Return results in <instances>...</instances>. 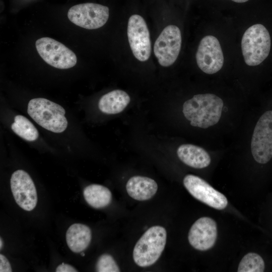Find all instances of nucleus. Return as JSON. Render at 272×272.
I'll list each match as a JSON object with an SVG mask.
<instances>
[{
    "label": "nucleus",
    "instance_id": "obj_1",
    "mask_svg": "<svg viewBox=\"0 0 272 272\" xmlns=\"http://www.w3.org/2000/svg\"><path fill=\"white\" fill-rule=\"evenodd\" d=\"M223 105L222 99L215 94H197L184 103L182 111L192 126L207 128L218 122Z\"/></svg>",
    "mask_w": 272,
    "mask_h": 272
},
{
    "label": "nucleus",
    "instance_id": "obj_2",
    "mask_svg": "<svg viewBox=\"0 0 272 272\" xmlns=\"http://www.w3.org/2000/svg\"><path fill=\"white\" fill-rule=\"evenodd\" d=\"M27 112L37 124L52 132H62L67 126L64 109L48 99L37 98L30 100Z\"/></svg>",
    "mask_w": 272,
    "mask_h": 272
},
{
    "label": "nucleus",
    "instance_id": "obj_3",
    "mask_svg": "<svg viewBox=\"0 0 272 272\" xmlns=\"http://www.w3.org/2000/svg\"><path fill=\"white\" fill-rule=\"evenodd\" d=\"M167 232L160 226L148 229L135 244L133 251L135 263L141 267L149 266L159 259L166 243Z\"/></svg>",
    "mask_w": 272,
    "mask_h": 272
},
{
    "label": "nucleus",
    "instance_id": "obj_4",
    "mask_svg": "<svg viewBox=\"0 0 272 272\" xmlns=\"http://www.w3.org/2000/svg\"><path fill=\"white\" fill-rule=\"evenodd\" d=\"M241 44L245 63L249 66L259 65L269 53L271 45L269 33L263 25L254 24L245 31Z\"/></svg>",
    "mask_w": 272,
    "mask_h": 272
},
{
    "label": "nucleus",
    "instance_id": "obj_5",
    "mask_svg": "<svg viewBox=\"0 0 272 272\" xmlns=\"http://www.w3.org/2000/svg\"><path fill=\"white\" fill-rule=\"evenodd\" d=\"M36 50L43 60L59 69H68L77 62L75 53L62 43L51 38L42 37L35 42Z\"/></svg>",
    "mask_w": 272,
    "mask_h": 272
},
{
    "label": "nucleus",
    "instance_id": "obj_6",
    "mask_svg": "<svg viewBox=\"0 0 272 272\" xmlns=\"http://www.w3.org/2000/svg\"><path fill=\"white\" fill-rule=\"evenodd\" d=\"M254 160L265 164L272 158V110L264 112L254 129L251 143Z\"/></svg>",
    "mask_w": 272,
    "mask_h": 272
},
{
    "label": "nucleus",
    "instance_id": "obj_7",
    "mask_svg": "<svg viewBox=\"0 0 272 272\" xmlns=\"http://www.w3.org/2000/svg\"><path fill=\"white\" fill-rule=\"evenodd\" d=\"M70 21L80 27L93 30L98 29L107 22L109 8L105 6L87 3L72 7L67 12Z\"/></svg>",
    "mask_w": 272,
    "mask_h": 272
},
{
    "label": "nucleus",
    "instance_id": "obj_8",
    "mask_svg": "<svg viewBox=\"0 0 272 272\" xmlns=\"http://www.w3.org/2000/svg\"><path fill=\"white\" fill-rule=\"evenodd\" d=\"M182 43L179 28L173 25L166 27L156 39L154 52L159 63L167 67L173 64L179 54Z\"/></svg>",
    "mask_w": 272,
    "mask_h": 272
},
{
    "label": "nucleus",
    "instance_id": "obj_9",
    "mask_svg": "<svg viewBox=\"0 0 272 272\" xmlns=\"http://www.w3.org/2000/svg\"><path fill=\"white\" fill-rule=\"evenodd\" d=\"M127 34L134 57L141 61L147 60L151 55V43L147 25L142 16L134 14L130 17Z\"/></svg>",
    "mask_w": 272,
    "mask_h": 272
},
{
    "label": "nucleus",
    "instance_id": "obj_10",
    "mask_svg": "<svg viewBox=\"0 0 272 272\" xmlns=\"http://www.w3.org/2000/svg\"><path fill=\"white\" fill-rule=\"evenodd\" d=\"M198 67L207 74H215L222 67L224 58L218 39L207 35L200 40L195 55Z\"/></svg>",
    "mask_w": 272,
    "mask_h": 272
},
{
    "label": "nucleus",
    "instance_id": "obj_11",
    "mask_svg": "<svg viewBox=\"0 0 272 272\" xmlns=\"http://www.w3.org/2000/svg\"><path fill=\"white\" fill-rule=\"evenodd\" d=\"M183 184L195 198L214 209L223 210L228 205V200L223 194L197 176L186 175L183 179Z\"/></svg>",
    "mask_w": 272,
    "mask_h": 272
},
{
    "label": "nucleus",
    "instance_id": "obj_12",
    "mask_svg": "<svg viewBox=\"0 0 272 272\" xmlns=\"http://www.w3.org/2000/svg\"><path fill=\"white\" fill-rule=\"evenodd\" d=\"M11 189L14 199L22 209L33 210L37 203V191L30 175L23 170H18L12 175Z\"/></svg>",
    "mask_w": 272,
    "mask_h": 272
},
{
    "label": "nucleus",
    "instance_id": "obj_13",
    "mask_svg": "<svg viewBox=\"0 0 272 272\" xmlns=\"http://www.w3.org/2000/svg\"><path fill=\"white\" fill-rule=\"evenodd\" d=\"M217 237L216 222L209 217H201L191 227L188 239L190 244L198 250H207L215 244Z\"/></svg>",
    "mask_w": 272,
    "mask_h": 272
},
{
    "label": "nucleus",
    "instance_id": "obj_14",
    "mask_svg": "<svg viewBox=\"0 0 272 272\" xmlns=\"http://www.w3.org/2000/svg\"><path fill=\"white\" fill-rule=\"evenodd\" d=\"M126 189L131 197L137 200L143 201L151 198L156 194L158 185L152 178L134 176L127 181Z\"/></svg>",
    "mask_w": 272,
    "mask_h": 272
},
{
    "label": "nucleus",
    "instance_id": "obj_15",
    "mask_svg": "<svg viewBox=\"0 0 272 272\" xmlns=\"http://www.w3.org/2000/svg\"><path fill=\"white\" fill-rule=\"evenodd\" d=\"M177 154L182 162L192 168H204L211 163L208 153L202 148L195 145L183 144L178 147Z\"/></svg>",
    "mask_w": 272,
    "mask_h": 272
},
{
    "label": "nucleus",
    "instance_id": "obj_16",
    "mask_svg": "<svg viewBox=\"0 0 272 272\" xmlns=\"http://www.w3.org/2000/svg\"><path fill=\"white\" fill-rule=\"evenodd\" d=\"M92 238L90 228L87 225L75 223L71 225L66 232V241L71 251L79 253L89 245Z\"/></svg>",
    "mask_w": 272,
    "mask_h": 272
},
{
    "label": "nucleus",
    "instance_id": "obj_17",
    "mask_svg": "<svg viewBox=\"0 0 272 272\" xmlns=\"http://www.w3.org/2000/svg\"><path fill=\"white\" fill-rule=\"evenodd\" d=\"M130 101L129 96L124 91L114 90L103 95L98 102L99 110L107 114L122 112Z\"/></svg>",
    "mask_w": 272,
    "mask_h": 272
},
{
    "label": "nucleus",
    "instance_id": "obj_18",
    "mask_svg": "<svg viewBox=\"0 0 272 272\" xmlns=\"http://www.w3.org/2000/svg\"><path fill=\"white\" fill-rule=\"evenodd\" d=\"M83 195L86 202L95 209L108 206L112 200L110 190L100 184H93L86 186L84 189Z\"/></svg>",
    "mask_w": 272,
    "mask_h": 272
},
{
    "label": "nucleus",
    "instance_id": "obj_19",
    "mask_svg": "<svg viewBox=\"0 0 272 272\" xmlns=\"http://www.w3.org/2000/svg\"><path fill=\"white\" fill-rule=\"evenodd\" d=\"M11 128L15 133L28 141H34L38 138L39 134L36 128L28 119L23 115L15 116Z\"/></svg>",
    "mask_w": 272,
    "mask_h": 272
},
{
    "label": "nucleus",
    "instance_id": "obj_20",
    "mask_svg": "<svg viewBox=\"0 0 272 272\" xmlns=\"http://www.w3.org/2000/svg\"><path fill=\"white\" fill-rule=\"evenodd\" d=\"M264 262L262 257L255 253L246 254L240 261L238 272H262L264 269Z\"/></svg>",
    "mask_w": 272,
    "mask_h": 272
},
{
    "label": "nucleus",
    "instance_id": "obj_21",
    "mask_svg": "<svg viewBox=\"0 0 272 272\" xmlns=\"http://www.w3.org/2000/svg\"><path fill=\"white\" fill-rule=\"evenodd\" d=\"M96 270L98 272H119V268L113 257L108 254L101 255L97 261Z\"/></svg>",
    "mask_w": 272,
    "mask_h": 272
},
{
    "label": "nucleus",
    "instance_id": "obj_22",
    "mask_svg": "<svg viewBox=\"0 0 272 272\" xmlns=\"http://www.w3.org/2000/svg\"><path fill=\"white\" fill-rule=\"evenodd\" d=\"M12 268L8 259L2 254H0V271L11 272Z\"/></svg>",
    "mask_w": 272,
    "mask_h": 272
},
{
    "label": "nucleus",
    "instance_id": "obj_23",
    "mask_svg": "<svg viewBox=\"0 0 272 272\" xmlns=\"http://www.w3.org/2000/svg\"><path fill=\"white\" fill-rule=\"evenodd\" d=\"M56 272H77L78 270L72 265L62 262L56 268Z\"/></svg>",
    "mask_w": 272,
    "mask_h": 272
},
{
    "label": "nucleus",
    "instance_id": "obj_24",
    "mask_svg": "<svg viewBox=\"0 0 272 272\" xmlns=\"http://www.w3.org/2000/svg\"><path fill=\"white\" fill-rule=\"evenodd\" d=\"M232 1L236 3H242L247 2L248 0H232Z\"/></svg>",
    "mask_w": 272,
    "mask_h": 272
},
{
    "label": "nucleus",
    "instance_id": "obj_25",
    "mask_svg": "<svg viewBox=\"0 0 272 272\" xmlns=\"http://www.w3.org/2000/svg\"><path fill=\"white\" fill-rule=\"evenodd\" d=\"M3 241H2V238H1V241H0V243H1V244H0V247H1V249H2V244H3Z\"/></svg>",
    "mask_w": 272,
    "mask_h": 272
},
{
    "label": "nucleus",
    "instance_id": "obj_26",
    "mask_svg": "<svg viewBox=\"0 0 272 272\" xmlns=\"http://www.w3.org/2000/svg\"><path fill=\"white\" fill-rule=\"evenodd\" d=\"M84 253H82V256H84Z\"/></svg>",
    "mask_w": 272,
    "mask_h": 272
}]
</instances>
